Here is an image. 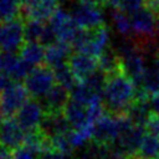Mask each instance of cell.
<instances>
[{
    "label": "cell",
    "mask_w": 159,
    "mask_h": 159,
    "mask_svg": "<svg viewBox=\"0 0 159 159\" xmlns=\"http://www.w3.org/2000/svg\"><path fill=\"white\" fill-rule=\"evenodd\" d=\"M0 72H2V53H0Z\"/></svg>",
    "instance_id": "836d02e7"
},
{
    "label": "cell",
    "mask_w": 159,
    "mask_h": 159,
    "mask_svg": "<svg viewBox=\"0 0 159 159\" xmlns=\"http://www.w3.org/2000/svg\"><path fill=\"white\" fill-rule=\"evenodd\" d=\"M71 15L78 27L83 30H93L104 25V15L102 7L81 0H78L72 7Z\"/></svg>",
    "instance_id": "5b68a950"
},
{
    "label": "cell",
    "mask_w": 159,
    "mask_h": 159,
    "mask_svg": "<svg viewBox=\"0 0 159 159\" xmlns=\"http://www.w3.org/2000/svg\"><path fill=\"white\" fill-rule=\"evenodd\" d=\"M112 21L119 35L125 39H132V17L130 14L122 9H113L112 11Z\"/></svg>",
    "instance_id": "44dd1931"
},
{
    "label": "cell",
    "mask_w": 159,
    "mask_h": 159,
    "mask_svg": "<svg viewBox=\"0 0 159 159\" xmlns=\"http://www.w3.org/2000/svg\"><path fill=\"white\" fill-rule=\"evenodd\" d=\"M53 72H55L56 83L61 84L62 87L67 88L68 91H71V89L73 88V86H75V84L77 83V81H78V80L75 77L73 72L71 71L68 63L53 68Z\"/></svg>",
    "instance_id": "d4e9b609"
},
{
    "label": "cell",
    "mask_w": 159,
    "mask_h": 159,
    "mask_svg": "<svg viewBox=\"0 0 159 159\" xmlns=\"http://www.w3.org/2000/svg\"><path fill=\"white\" fill-rule=\"evenodd\" d=\"M60 1H73V0H60Z\"/></svg>",
    "instance_id": "d590c367"
},
{
    "label": "cell",
    "mask_w": 159,
    "mask_h": 159,
    "mask_svg": "<svg viewBox=\"0 0 159 159\" xmlns=\"http://www.w3.org/2000/svg\"><path fill=\"white\" fill-rule=\"evenodd\" d=\"M9 159H14V158H12V155H11V158H9Z\"/></svg>",
    "instance_id": "74e56055"
},
{
    "label": "cell",
    "mask_w": 159,
    "mask_h": 159,
    "mask_svg": "<svg viewBox=\"0 0 159 159\" xmlns=\"http://www.w3.org/2000/svg\"><path fill=\"white\" fill-rule=\"evenodd\" d=\"M40 154H41L40 149L24 143L22 145H20L12 152V158L14 159H40Z\"/></svg>",
    "instance_id": "484cf974"
},
{
    "label": "cell",
    "mask_w": 159,
    "mask_h": 159,
    "mask_svg": "<svg viewBox=\"0 0 159 159\" xmlns=\"http://www.w3.org/2000/svg\"><path fill=\"white\" fill-rule=\"evenodd\" d=\"M98 67L107 76L116 73L118 71H122V60H120L119 53L116 50L108 47L98 57Z\"/></svg>",
    "instance_id": "ffe728a7"
},
{
    "label": "cell",
    "mask_w": 159,
    "mask_h": 159,
    "mask_svg": "<svg viewBox=\"0 0 159 159\" xmlns=\"http://www.w3.org/2000/svg\"><path fill=\"white\" fill-rule=\"evenodd\" d=\"M135 159H139V158H138V157H137V158H135Z\"/></svg>",
    "instance_id": "ab89813d"
},
{
    "label": "cell",
    "mask_w": 159,
    "mask_h": 159,
    "mask_svg": "<svg viewBox=\"0 0 159 159\" xmlns=\"http://www.w3.org/2000/svg\"><path fill=\"white\" fill-rule=\"evenodd\" d=\"M12 82H14V81H12L7 75H5L4 72H0V93L4 92Z\"/></svg>",
    "instance_id": "f546056e"
},
{
    "label": "cell",
    "mask_w": 159,
    "mask_h": 159,
    "mask_svg": "<svg viewBox=\"0 0 159 159\" xmlns=\"http://www.w3.org/2000/svg\"><path fill=\"white\" fill-rule=\"evenodd\" d=\"M45 116L46 111L42 102H40L36 98H29L26 103L15 114V119L21 125V128L27 133L40 129V125Z\"/></svg>",
    "instance_id": "52a82bcc"
},
{
    "label": "cell",
    "mask_w": 159,
    "mask_h": 159,
    "mask_svg": "<svg viewBox=\"0 0 159 159\" xmlns=\"http://www.w3.org/2000/svg\"><path fill=\"white\" fill-rule=\"evenodd\" d=\"M45 52H46V47L42 43L26 41L20 48L19 56L30 67H36L45 62Z\"/></svg>",
    "instance_id": "ac0fdd59"
},
{
    "label": "cell",
    "mask_w": 159,
    "mask_h": 159,
    "mask_svg": "<svg viewBox=\"0 0 159 159\" xmlns=\"http://www.w3.org/2000/svg\"><path fill=\"white\" fill-rule=\"evenodd\" d=\"M145 135V128L143 124H133L129 129H127L114 143L122 149H124L127 153H129L133 157L138 155V150L140 148V144L143 142V138Z\"/></svg>",
    "instance_id": "4fadbf2b"
},
{
    "label": "cell",
    "mask_w": 159,
    "mask_h": 159,
    "mask_svg": "<svg viewBox=\"0 0 159 159\" xmlns=\"http://www.w3.org/2000/svg\"><path fill=\"white\" fill-rule=\"evenodd\" d=\"M144 128H145V133L159 138V114L152 113L148 117L147 122L144 123Z\"/></svg>",
    "instance_id": "83f0119b"
},
{
    "label": "cell",
    "mask_w": 159,
    "mask_h": 159,
    "mask_svg": "<svg viewBox=\"0 0 159 159\" xmlns=\"http://www.w3.org/2000/svg\"><path fill=\"white\" fill-rule=\"evenodd\" d=\"M4 117H5V114H4V111H2V108H1V104H0V122L4 119Z\"/></svg>",
    "instance_id": "d6a6232c"
},
{
    "label": "cell",
    "mask_w": 159,
    "mask_h": 159,
    "mask_svg": "<svg viewBox=\"0 0 159 159\" xmlns=\"http://www.w3.org/2000/svg\"><path fill=\"white\" fill-rule=\"evenodd\" d=\"M21 1H22V2H25V1H26V0H21Z\"/></svg>",
    "instance_id": "f35d334b"
},
{
    "label": "cell",
    "mask_w": 159,
    "mask_h": 159,
    "mask_svg": "<svg viewBox=\"0 0 159 159\" xmlns=\"http://www.w3.org/2000/svg\"><path fill=\"white\" fill-rule=\"evenodd\" d=\"M29 92L25 84L20 82H12L4 92L0 93V104L5 117H14L17 111L29 99Z\"/></svg>",
    "instance_id": "ba28073f"
},
{
    "label": "cell",
    "mask_w": 159,
    "mask_h": 159,
    "mask_svg": "<svg viewBox=\"0 0 159 159\" xmlns=\"http://www.w3.org/2000/svg\"><path fill=\"white\" fill-rule=\"evenodd\" d=\"M81 1H84V2H88V4H92V5H97V6H103L106 5V0H81Z\"/></svg>",
    "instance_id": "1f68e13d"
},
{
    "label": "cell",
    "mask_w": 159,
    "mask_h": 159,
    "mask_svg": "<svg viewBox=\"0 0 159 159\" xmlns=\"http://www.w3.org/2000/svg\"><path fill=\"white\" fill-rule=\"evenodd\" d=\"M31 68L32 67H30L20 56H16L12 52H2V72L14 82L25 80Z\"/></svg>",
    "instance_id": "7c38bea8"
},
{
    "label": "cell",
    "mask_w": 159,
    "mask_h": 159,
    "mask_svg": "<svg viewBox=\"0 0 159 159\" xmlns=\"http://www.w3.org/2000/svg\"><path fill=\"white\" fill-rule=\"evenodd\" d=\"M157 159H159V154H158V157H157Z\"/></svg>",
    "instance_id": "8d00e7d4"
},
{
    "label": "cell",
    "mask_w": 159,
    "mask_h": 159,
    "mask_svg": "<svg viewBox=\"0 0 159 159\" xmlns=\"http://www.w3.org/2000/svg\"><path fill=\"white\" fill-rule=\"evenodd\" d=\"M26 132L12 117H6L0 122V143L10 150H15L24 144Z\"/></svg>",
    "instance_id": "9c48e42d"
},
{
    "label": "cell",
    "mask_w": 159,
    "mask_h": 159,
    "mask_svg": "<svg viewBox=\"0 0 159 159\" xmlns=\"http://www.w3.org/2000/svg\"><path fill=\"white\" fill-rule=\"evenodd\" d=\"M144 2H145V0H123L119 9L127 11L128 14H133L134 11L143 7Z\"/></svg>",
    "instance_id": "f1b7e54d"
},
{
    "label": "cell",
    "mask_w": 159,
    "mask_h": 159,
    "mask_svg": "<svg viewBox=\"0 0 159 159\" xmlns=\"http://www.w3.org/2000/svg\"><path fill=\"white\" fill-rule=\"evenodd\" d=\"M137 87L133 80L123 70L107 76L103 91V103L108 112L120 114L127 113L135 99Z\"/></svg>",
    "instance_id": "6da1fadb"
},
{
    "label": "cell",
    "mask_w": 159,
    "mask_h": 159,
    "mask_svg": "<svg viewBox=\"0 0 159 159\" xmlns=\"http://www.w3.org/2000/svg\"><path fill=\"white\" fill-rule=\"evenodd\" d=\"M21 0H0V20L10 21L19 19V15L22 14Z\"/></svg>",
    "instance_id": "cb8c5ba5"
},
{
    "label": "cell",
    "mask_w": 159,
    "mask_h": 159,
    "mask_svg": "<svg viewBox=\"0 0 159 159\" xmlns=\"http://www.w3.org/2000/svg\"><path fill=\"white\" fill-rule=\"evenodd\" d=\"M58 0H26L22 2V15L27 19L46 21L50 20L57 9Z\"/></svg>",
    "instance_id": "8fae6325"
},
{
    "label": "cell",
    "mask_w": 159,
    "mask_h": 159,
    "mask_svg": "<svg viewBox=\"0 0 159 159\" xmlns=\"http://www.w3.org/2000/svg\"><path fill=\"white\" fill-rule=\"evenodd\" d=\"M72 55V46L61 41H56L48 46H46L45 52V65L51 67L52 70L68 63V60Z\"/></svg>",
    "instance_id": "2e32d148"
},
{
    "label": "cell",
    "mask_w": 159,
    "mask_h": 159,
    "mask_svg": "<svg viewBox=\"0 0 159 159\" xmlns=\"http://www.w3.org/2000/svg\"><path fill=\"white\" fill-rule=\"evenodd\" d=\"M24 81L30 97L36 99H42L56 84L55 72L47 65L32 67Z\"/></svg>",
    "instance_id": "3957f363"
},
{
    "label": "cell",
    "mask_w": 159,
    "mask_h": 159,
    "mask_svg": "<svg viewBox=\"0 0 159 159\" xmlns=\"http://www.w3.org/2000/svg\"><path fill=\"white\" fill-rule=\"evenodd\" d=\"M50 26L53 30L57 41L73 45L82 29L75 22L71 11H67L63 7H57L56 11L50 17Z\"/></svg>",
    "instance_id": "277c9868"
},
{
    "label": "cell",
    "mask_w": 159,
    "mask_h": 159,
    "mask_svg": "<svg viewBox=\"0 0 159 159\" xmlns=\"http://www.w3.org/2000/svg\"><path fill=\"white\" fill-rule=\"evenodd\" d=\"M111 42V32L106 25H102L93 30H83L76 39L72 48L76 51H82L92 56L99 57Z\"/></svg>",
    "instance_id": "7a4b0ae2"
},
{
    "label": "cell",
    "mask_w": 159,
    "mask_h": 159,
    "mask_svg": "<svg viewBox=\"0 0 159 159\" xmlns=\"http://www.w3.org/2000/svg\"><path fill=\"white\" fill-rule=\"evenodd\" d=\"M40 130L47 137L51 138L57 134H66L71 132V125L66 119L63 112H55V113H46Z\"/></svg>",
    "instance_id": "9a60e30c"
},
{
    "label": "cell",
    "mask_w": 159,
    "mask_h": 159,
    "mask_svg": "<svg viewBox=\"0 0 159 159\" xmlns=\"http://www.w3.org/2000/svg\"><path fill=\"white\" fill-rule=\"evenodd\" d=\"M71 158H72V154H68L53 148L51 145L50 138H47V142L40 154V159H71Z\"/></svg>",
    "instance_id": "4316f807"
},
{
    "label": "cell",
    "mask_w": 159,
    "mask_h": 159,
    "mask_svg": "<svg viewBox=\"0 0 159 159\" xmlns=\"http://www.w3.org/2000/svg\"><path fill=\"white\" fill-rule=\"evenodd\" d=\"M70 91L61 84L56 83L48 93L42 98V104L45 107L46 113H55V112H63L65 106L70 101Z\"/></svg>",
    "instance_id": "e0dca14e"
},
{
    "label": "cell",
    "mask_w": 159,
    "mask_h": 159,
    "mask_svg": "<svg viewBox=\"0 0 159 159\" xmlns=\"http://www.w3.org/2000/svg\"><path fill=\"white\" fill-rule=\"evenodd\" d=\"M123 0H106V5L111 6L112 9H119Z\"/></svg>",
    "instance_id": "4dcf8cb0"
},
{
    "label": "cell",
    "mask_w": 159,
    "mask_h": 159,
    "mask_svg": "<svg viewBox=\"0 0 159 159\" xmlns=\"http://www.w3.org/2000/svg\"><path fill=\"white\" fill-rule=\"evenodd\" d=\"M70 97L71 99L82 103L86 107L96 101H103V97L97 94L84 81H77V83L70 91Z\"/></svg>",
    "instance_id": "d6986e66"
},
{
    "label": "cell",
    "mask_w": 159,
    "mask_h": 159,
    "mask_svg": "<svg viewBox=\"0 0 159 159\" xmlns=\"http://www.w3.org/2000/svg\"><path fill=\"white\" fill-rule=\"evenodd\" d=\"M158 154H159V138L145 133L137 157L139 159H157Z\"/></svg>",
    "instance_id": "7402d4cb"
},
{
    "label": "cell",
    "mask_w": 159,
    "mask_h": 159,
    "mask_svg": "<svg viewBox=\"0 0 159 159\" xmlns=\"http://www.w3.org/2000/svg\"><path fill=\"white\" fill-rule=\"evenodd\" d=\"M157 35L159 37V17H158V21H157Z\"/></svg>",
    "instance_id": "e575fe53"
},
{
    "label": "cell",
    "mask_w": 159,
    "mask_h": 159,
    "mask_svg": "<svg viewBox=\"0 0 159 159\" xmlns=\"http://www.w3.org/2000/svg\"><path fill=\"white\" fill-rule=\"evenodd\" d=\"M45 21L27 19V21L24 24V32H25V40L30 42H40L46 30Z\"/></svg>",
    "instance_id": "603a6c76"
},
{
    "label": "cell",
    "mask_w": 159,
    "mask_h": 159,
    "mask_svg": "<svg viewBox=\"0 0 159 159\" xmlns=\"http://www.w3.org/2000/svg\"><path fill=\"white\" fill-rule=\"evenodd\" d=\"M63 114H65L66 119L68 120L72 129H80L86 125L94 124L89 119L87 107L82 103H78V102L71 99V98L63 108Z\"/></svg>",
    "instance_id": "5bb4252c"
},
{
    "label": "cell",
    "mask_w": 159,
    "mask_h": 159,
    "mask_svg": "<svg viewBox=\"0 0 159 159\" xmlns=\"http://www.w3.org/2000/svg\"><path fill=\"white\" fill-rule=\"evenodd\" d=\"M26 42L24 24L20 19L4 21L0 25V50L2 52H17Z\"/></svg>",
    "instance_id": "8992f818"
},
{
    "label": "cell",
    "mask_w": 159,
    "mask_h": 159,
    "mask_svg": "<svg viewBox=\"0 0 159 159\" xmlns=\"http://www.w3.org/2000/svg\"><path fill=\"white\" fill-rule=\"evenodd\" d=\"M68 66L78 81L84 80L86 77H88L91 73H93L99 68L98 57L82 51H76L71 55L68 60Z\"/></svg>",
    "instance_id": "30bf717a"
}]
</instances>
